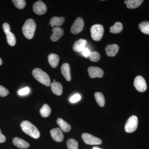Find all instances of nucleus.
I'll use <instances>...</instances> for the list:
<instances>
[{
  "label": "nucleus",
  "instance_id": "f257e3e1",
  "mask_svg": "<svg viewBox=\"0 0 149 149\" xmlns=\"http://www.w3.org/2000/svg\"><path fill=\"white\" fill-rule=\"evenodd\" d=\"M20 126L24 133L32 138L37 139L40 137V133L39 130L35 125L28 120L22 121L20 124Z\"/></svg>",
  "mask_w": 149,
  "mask_h": 149
},
{
  "label": "nucleus",
  "instance_id": "f03ea898",
  "mask_svg": "<svg viewBox=\"0 0 149 149\" xmlns=\"http://www.w3.org/2000/svg\"><path fill=\"white\" fill-rule=\"evenodd\" d=\"M36 24L35 21L32 19H29L25 22L22 28V32L27 39H32L34 36Z\"/></svg>",
  "mask_w": 149,
  "mask_h": 149
},
{
  "label": "nucleus",
  "instance_id": "7ed1b4c3",
  "mask_svg": "<svg viewBox=\"0 0 149 149\" xmlns=\"http://www.w3.org/2000/svg\"><path fill=\"white\" fill-rule=\"evenodd\" d=\"M32 75L40 83L47 86L51 85L50 79L48 74L42 69L36 68L32 70Z\"/></svg>",
  "mask_w": 149,
  "mask_h": 149
},
{
  "label": "nucleus",
  "instance_id": "20e7f679",
  "mask_svg": "<svg viewBox=\"0 0 149 149\" xmlns=\"http://www.w3.org/2000/svg\"><path fill=\"white\" fill-rule=\"evenodd\" d=\"M91 37L94 41H99L103 37L104 27L100 24L93 25L91 28Z\"/></svg>",
  "mask_w": 149,
  "mask_h": 149
},
{
  "label": "nucleus",
  "instance_id": "39448f33",
  "mask_svg": "<svg viewBox=\"0 0 149 149\" xmlns=\"http://www.w3.org/2000/svg\"><path fill=\"white\" fill-rule=\"evenodd\" d=\"M138 119L136 116H130L126 121L125 125V132L128 133H133L138 127Z\"/></svg>",
  "mask_w": 149,
  "mask_h": 149
},
{
  "label": "nucleus",
  "instance_id": "423d86ee",
  "mask_svg": "<svg viewBox=\"0 0 149 149\" xmlns=\"http://www.w3.org/2000/svg\"><path fill=\"white\" fill-rule=\"evenodd\" d=\"M134 86L136 90L143 93L146 91L147 84L146 80L142 76L139 75L136 77L134 80Z\"/></svg>",
  "mask_w": 149,
  "mask_h": 149
},
{
  "label": "nucleus",
  "instance_id": "0eeeda50",
  "mask_svg": "<svg viewBox=\"0 0 149 149\" xmlns=\"http://www.w3.org/2000/svg\"><path fill=\"white\" fill-rule=\"evenodd\" d=\"M82 138L85 143L88 145H100L102 143L101 140L89 133H83L82 135Z\"/></svg>",
  "mask_w": 149,
  "mask_h": 149
},
{
  "label": "nucleus",
  "instance_id": "6e6552de",
  "mask_svg": "<svg viewBox=\"0 0 149 149\" xmlns=\"http://www.w3.org/2000/svg\"><path fill=\"white\" fill-rule=\"evenodd\" d=\"M84 23L83 19L78 17L75 19L70 29L71 33L77 34L82 31L84 27Z\"/></svg>",
  "mask_w": 149,
  "mask_h": 149
},
{
  "label": "nucleus",
  "instance_id": "1a4fd4ad",
  "mask_svg": "<svg viewBox=\"0 0 149 149\" xmlns=\"http://www.w3.org/2000/svg\"><path fill=\"white\" fill-rule=\"evenodd\" d=\"M33 10L36 14L42 15L47 12V6L42 1H38L33 4Z\"/></svg>",
  "mask_w": 149,
  "mask_h": 149
},
{
  "label": "nucleus",
  "instance_id": "9d476101",
  "mask_svg": "<svg viewBox=\"0 0 149 149\" xmlns=\"http://www.w3.org/2000/svg\"><path fill=\"white\" fill-rule=\"evenodd\" d=\"M88 72L91 78L102 77L103 76L104 72L102 70L97 67L91 66L88 68Z\"/></svg>",
  "mask_w": 149,
  "mask_h": 149
},
{
  "label": "nucleus",
  "instance_id": "9b49d317",
  "mask_svg": "<svg viewBox=\"0 0 149 149\" xmlns=\"http://www.w3.org/2000/svg\"><path fill=\"white\" fill-rule=\"evenodd\" d=\"M50 134L52 138L55 141L60 142L63 141L64 136L60 128H56L52 129L50 131Z\"/></svg>",
  "mask_w": 149,
  "mask_h": 149
},
{
  "label": "nucleus",
  "instance_id": "f8f14e48",
  "mask_svg": "<svg viewBox=\"0 0 149 149\" xmlns=\"http://www.w3.org/2000/svg\"><path fill=\"white\" fill-rule=\"evenodd\" d=\"M52 31L53 33L51 35L50 39L53 42L58 41L63 34V30L60 27H54Z\"/></svg>",
  "mask_w": 149,
  "mask_h": 149
},
{
  "label": "nucleus",
  "instance_id": "ddd939ff",
  "mask_svg": "<svg viewBox=\"0 0 149 149\" xmlns=\"http://www.w3.org/2000/svg\"><path fill=\"white\" fill-rule=\"evenodd\" d=\"M13 143L15 146L21 149H26L29 148L30 145L28 142L20 138L15 137L13 140Z\"/></svg>",
  "mask_w": 149,
  "mask_h": 149
},
{
  "label": "nucleus",
  "instance_id": "4468645a",
  "mask_svg": "<svg viewBox=\"0 0 149 149\" xmlns=\"http://www.w3.org/2000/svg\"><path fill=\"white\" fill-rule=\"evenodd\" d=\"M119 50V47L116 44L108 45L105 48L106 53L109 56H114Z\"/></svg>",
  "mask_w": 149,
  "mask_h": 149
},
{
  "label": "nucleus",
  "instance_id": "2eb2a0df",
  "mask_svg": "<svg viewBox=\"0 0 149 149\" xmlns=\"http://www.w3.org/2000/svg\"><path fill=\"white\" fill-rule=\"evenodd\" d=\"M87 41L83 39H80L74 42L73 45V50L76 52H82V51L86 47Z\"/></svg>",
  "mask_w": 149,
  "mask_h": 149
},
{
  "label": "nucleus",
  "instance_id": "dca6fc26",
  "mask_svg": "<svg viewBox=\"0 0 149 149\" xmlns=\"http://www.w3.org/2000/svg\"><path fill=\"white\" fill-rule=\"evenodd\" d=\"M51 88L52 92L57 95L60 96L63 92L62 85L58 82H54L51 84Z\"/></svg>",
  "mask_w": 149,
  "mask_h": 149
},
{
  "label": "nucleus",
  "instance_id": "f3484780",
  "mask_svg": "<svg viewBox=\"0 0 149 149\" xmlns=\"http://www.w3.org/2000/svg\"><path fill=\"white\" fill-rule=\"evenodd\" d=\"M62 74L68 81L71 80V75L70 73V68L69 65L67 63H65L62 65L61 67Z\"/></svg>",
  "mask_w": 149,
  "mask_h": 149
},
{
  "label": "nucleus",
  "instance_id": "a211bd4d",
  "mask_svg": "<svg viewBox=\"0 0 149 149\" xmlns=\"http://www.w3.org/2000/svg\"><path fill=\"white\" fill-rule=\"evenodd\" d=\"M49 63L52 67L55 68L57 66L59 61V57L58 55L55 54H51L48 56Z\"/></svg>",
  "mask_w": 149,
  "mask_h": 149
},
{
  "label": "nucleus",
  "instance_id": "6ab92c4d",
  "mask_svg": "<svg viewBox=\"0 0 149 149\" xmlns=\"http://www.w3.org/2000/svg\"><path fill=\"white\" fill-rule=\"evenodd\" d=\"M56 122L62 131L64 132H68L71 129V126L70 124L62 118H58Z\"/></svg>",
  "mask_w": 149,
  "mask_h": 149
},
{
  "label": "nucleus",
  "instance_id": "aec40b11",
  "mask_svg": "<svg viewBox=\"0 0 149 149\" xmlns=\"http://www.w3.org/2000/svg\"><path fill=\"white\" fill-rule=\"evenodd\" d=\"M65 21L64 17H54L51 19L50 20L49 23L52 27L56 26V27H59L61 26Z\"/></svg>",
  "mask_w": 149,
  "mask_h": 149
},
{
  "label": "nucleus",
  "instance_id": "412c9836",
  "mask_svg": "<svg viewBox=\"0 0 149 149\" xmlns=\"http://www.w3.org/2000/svg\"><path fill=\"white\" fill-rule=\"evenodd\" d=\"M143 2V0H128L125 1L124 3L126 4L128 8L134 9L140 6Z\"/></svg>",
  "mask_w": 149,
  "mask_h": 149
},
{
  "label": "nucleus",
  "instance_id": "4be33fe9",
  "mask_svg": "<svg viewBox=\"0 0 149 149\" xmlns=\"http://www.w3.org/2000/svg\"><path fill=\"white\" fill-rule=\"evenodd\" d=\"M95 97L96 102L99 106L103 107L105 104V99L104 95L100 92H97L95 94Z\"/></svg>",
  "mask_w": 149,
  "mask_h": 149
},
{
  "label": "nucleus",
  "instance_id": "5701e85b",
  "mask_svg": "<svg viewBox=\"0 0 149 149\" xmlns=\"http://www.w3.org/2000/svg\"><path fill=\"white\" fill-rule=\"evenodd\" d=\"M123 25L120 22H116L113 26L110 27V31L113 34H117L122 31Z\"/></svg>",
  "mask_w": 149,
  "mask_h": 149
},
{
  "label": "nucleus",
  "instance_id": "b1692460",
  "mask_svg": "<svg viewBox=\"0 0 149 149\" xmlns=\"http://www.w3.org/2000/svg\"><path fill=\"white\" fill-rule=\"evenodd\" d=\"M40 113L43 117H48L50 114L51 109L50 107L47 104L43 105L40 110Z\"/></svg>",
  "mask_w": 149,
  "mask_h": 149
},
{
  "label": "nucleus",
  "instance_id": "393cba45",
  "mask_svg": "<svg viewBox=\"0 0 149 149\" xmlns=\"http://www.w3.org/2000/svg\"><path fill=\"white\" fill-rule=\"evenodd\" d=\"M139 29L141 32L146 35H149V22L144 21L139 24Z\"/></svg>",
  "mask_w": 149,
  "mask_h": 149
},
{
  "label": "nucleus",
  "instance_id": "a878e982",
  "mask_svg": "<svg viewBox=\"0 0 149 149\" xmlns=\"http://www.w3.org/2000/svg\"><path fill=\"white\" fill-rule=\"evenodd\" d=\"M6 39L9 45L11 46H14L16 43V39L15 36L13 33L9 32L6 34Z\"/></svg>",
  "mask_w": 149,
  "mask_h": 149
},
{
  "label": "nucleus",
  "instance_id": "bb28decb",
  "mask_svg": "<svg viewBox=\"0 0 149 149\" xmlns=\"http://www.w3.org/2000/svg\"><path fill=\"white\" fill-rule=\"evenodd\" d=\"M67 146L68 149H78V143L74 139H70L67 141Z\"/></svg>",
  "mask_w": 149,
  "mask_h": 149
},
{
  "label": "nucleus",
  "instance_id": "cd10ccee",
  "mask_svg": "<svg viewBox=\"0 0 149 149\" xmlns=\"http://www.w3.org/2000/svg\"><path fill=\"white\" fill-rule=\"evenodd\" d=\"M100 54L98 52L96 51L91 52V54L88 58L90 59L91 61L97 62L100 59Z\"/></svg>",
  "mask_w": 149,
  "mask_h": 149
},
{
  "label": "nucleus",
  "instance_id": "c85d7f7f",
  "mask_svg": "<svg viewBox=\"0 0 149 149\" xmlns=\"http://www.w3.org/2000/svg\"><path fill=\"white\" fill-rule=\"evenodd\" d=\"M12 2L17 8L19 9L24 8L26 5V1L24 0H13Z\"/></svg>",
  "mask_w": 149,
  "mask_h": 149
},
{
  "label": "nucleus",
  "instance_id": "c756f323",
  "mask_svg": "<svg viewBox=\"0 0 149 149\" xmlns=\"http://www.w3.org/2000/svg\"><path fill=\"white\" fill-rule=\"evenodd\" d=\"M9 94V91L2 85H0V97H4L7 96Z\"/></svg>",
  "mask_w": 149,
  "mask_h": 149
},
{
  "label": "nucleus",
  "instance_id": "7c9ffc66",
  "mask_svg": "<svg viewBox=\"0 0 149 149\" xmlns=\"http://www.w3.org/2000/svg\"><path fill=\"white\" fill-rule=\"evenodd\" d=\"M81 98V96L79 94H75L72 96L70 99V101L71 103H76L79 101Z\"/></svg>",
  "mask_w": 149,
  "mask_h": 149
},
{
  "label": "nucleus",
  "instance_id": "2f4dec72",
  "mask_svg": "<svg viewBox=\"0 0 149 149\" xmlns=\"http://www.w3.org/2000/svg\"><path fill=\"white\" fill-rule=\"evenodd\" d=\"M30 92V89L28 87H26L22 89H20L18 91L19 95L21 96L29 94Z\"/></svg>",
  "mask_w": 149,
  "mask_h": 149
},
{
  "label": "nucleus",
  "instance_id": "473e14b6",
  "mask_svg": "<svg viewBox=\"0 0 149 149\" xmlns=\"http://www.w3.org/2000/svg\"><path fill=\"white\" fill-rule=\"evenodd\" d=\"M3 29L6 34L10 32V27L9 24L6 22L4 23L3 25Z\"/></svg>",
  "mask_w": 149,
  "mask_h": 149
},
{
  "label": "nucleus",
  "instance_id": "72a5a7b5",
  "mask_svg": "<svg viewBox=\"0 0 149 149\" xmlns=\"http://www.w3.org/2000/svg\"><path fill=\"white\" fill-rule=\"evenodd\" d=\"M82 54H83V56L85 57L86 58H88L90 54H91V52L88 48L85 47L84 49L82 51Z\"/></svg>",
  "mask_w": 149,
  "mask_h": 149
},
{
  "label": "nucleus",
  "instance_id": "f704fd0d",
  "mask_svg": "<svg viewBox=\"0 0 149 149\" xmlns=\"http://www.w3.org/2000/svg\"><path fill=\"white\" fill-rule=\"evenodd\" d=\"M6 138L5 136L1 133V129H0V143H4L6 141Z\"/></svg>",
  "mask_w": 149,
  "mask_h": 149
},
{
  "label": "nucleus",
  "instance_id": "c9c22d12",
  "mask_svg": "<svg viewBox=\"0 0 149 149\" xmlns=\"http://www.w3.org/2000/svg\"><path fill=\"white\" fill-rule=\"evenodd\" d=\"M92 149H102L97 147H94Z\"/></svg>",
  "mask_w": 149,
  "mask_h": 149
},
{
  "label": "nucleus",
  "instance_id": "e433bc0d",
  "mask_svg": "<svg viewBox=\"0 0 149 149\" xmlns=\"http://www.w3.org/2000/svg\"><path fill=\"white\" fill-rule=\"evenodd\" d=\"M2 63V61L1 59L0 58V65Z\"/></svg>",
  "mask_w": 149,
  "mask_h": 149
}]
</instances>
